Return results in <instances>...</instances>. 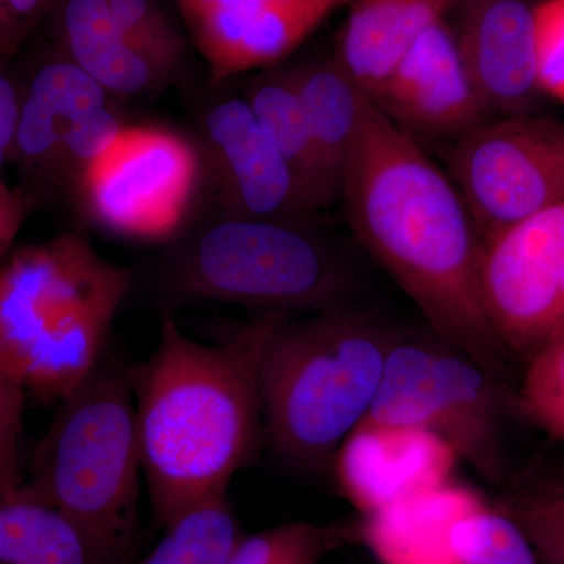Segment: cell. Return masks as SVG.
<instances>
[{
    "label": "cell",
    "instance_id": "cell-20",
    "mask_svg": "<svg viewBox=\"0 0 564 564\" xmlns=\"http://www.w3.org/2000/svg\"><path fill=\"white\" fill-rule=\"evenodd\" d=\"M107 91L65 58L33 77L21 107L14 147L31 162H54L70 128L85 115L106 109Z\"/></svg>",
    "mask_w": 564,
    "mask_h": 564
},
{
    "label": "cell",
    "instance_id": "cell-8",
    "mask_svg": "<svg viewBox=\"0 0 564 564\" xmlns=\"http://www.w3.org/2000/svg\"><path fill=\"white\" fill-rule=\"evenodd\" d=\"M445 161L484 240L563 202L564 121L491 118L452 143Z\"/></svg>",
    "mask_w": 564,
    "mask_h": 564
},
{
    "label": "cell",
    "instance_id": "cell-26",
    "mask_svg": "<svg viewBox=\"0 0 564 564\" xmlns=\"http://www.w3.org/2000/svg\"><path fill=\"white\" fill-rule=\"evenodd\" d=\"M126 43L165 77L180 68L187 55V41L162 9L159 0H107Z\"/></svg>",
    "mask_w": 564,
    "mask_h": 564
},
{
    "label": "cell",
    "instance_id": "cell-16",
    "mask_svg": "<svg viewBox=\"0 0 564 564\" xmlns=\"http://www.w3.org/2000/svg\"><path fill=\"white\" fill-rule=\"evenodd\" d=\"M458 0H355L336 58L367 95H372L415 41L447 20Z\"/></svg>",
    "mask_w": 564,
    "mask_h": 564
},
{
    "label": "cell",
    "instance_id": "cell-2",
    "mask_svg": "<svg viewBox=\"0 0 564 564\" xmlns=\"http://www.w3.org/2000/svg\"><path fill=\"white\" fill-rule=\"evenodd\" d=\"M281 317L261 315L214 344L165 318L154 350L129 367L143 480L162 530L228 494L261 451L259 367Z\"/></svg>",
    "mask_w": 564,
    "mask_h": 564
},
{
    "label": "cell",
    "instance_id": "cell-31",
    "mask_svg": "<svg viewBox=\"0 0 564 564\" xmlns=\"http://www.w3.org/2000/svg\"><path fill=\"white\" fill-rule=\"evenodd\" d=\"M24 389L0 367V481L18 488L20 443L24 419Z\"/></svg>",
    "mask_w": 564,
    "mask_h": 564
},
{
    "label": "cell",
    "instance_id": "cell-28",
    "mask_svg": "<svg viewBox=\"0 0 564 564\" xmlns=\"http://www.w3.org/2000/svg\"><path fill=\"white\" fill-rule=\"evenodd\" d=\"M543 564H564V497L552 491L503 505Z\"/></svg>",
    "mask_w": 564,
    "mask_h": 564
},
{
    "label": "cell",
    "instance_id": "cell-27",
    "mask_svg": "<svg viewBox=\"0 0 564 564\" xmlns=\"http://www.w3.org/2000/svg\"><path fill=\"white\" fill-rule=\"evenodd\" d=\"M516 402L533 425L564 444V336L525 362Z\"/></svg>",
    "mask_w": 564,
    "mask_h": 564
},
{
    "label": "cell",
    "instance_id": "cell-11",
    "mask_svg": "<svg viewBox=\"0 0 564 564\" xmlns=\"http://www.w3.org/2000/svg\"><path fill=\"white\" fill-rule=\"evenodd\" d=\"M369 98L419 144H452L491 120L445 20L415 41Z\"/></svg>",
    "mask_w": 564,
    "mask_h": 564
},
{
    "label": "cell",
    "instance_id": "cell-36",
    "mask_svg": "<svg viewBox=\"0 0 564 564\" xmlns=\"http://www.w3.org/2000/svg\"><path fill=\"white\" fill-rule=\"evenodd\" d=\"M551 491H554L555 494H560V496L564 497V480L560 481V484L556 485L554 489H551Z\"/></svg>",
    "mask_w": 564,
    "mask_h": 564
},
{
    "label": "cell",
    "instance_id": "cell-21",
    "mask_svg": "<svg viewBox=\"0 0 564 564\" xmlns=\"http://www.w3.org/2000/svg\"><path fill=\"white\" fill-rule=\"evenodd\" d=\"M296 88L310 118L323 165L334 188L343 191L345 169L358 139L370 98L336 58L293 66Z\"/></svg>",
    "mask_w": 564,
    "mask_h": 564
},
{
    "label": "cell",
    "instance_id": "cell-5",
    "mask_svg": "<svg viewBox=\"0 0 564 564\" xmlns=\"http://www.w3.org/2000/svg\"><path fill=\"white\" fill-rule=\"evenodd\" d=\"M131 364L107 350L58 403L21 484L76 527L99 564H133L143 480Z\"/></svg>",
    "mask_w": 564,
    "mask_h": 564
},
{
    "label": "cell",
    "instance_id": "cell-9",
    "mask_svg": "<svg viewBox=\"0 0 564 564\" xmlns=\"http://www.w3.org/2000/svg\"><path fill=\"white\" fill-rule=\"evenodd\" d=\"M478 282L508 356L527 362L564 336V199L480 240Z\"/></svg>",
    "mask_w": 564,
    "mask_h": 564
},
{
    "label": "cell",
    "instance_id": "cell-6",
    "mask_svg": "<svg viewBox=\"0 0 564 564\" xmlns=\"http://www.w3.org/2000/svg\"><path fill=\"white\" fill-rule=\"evenodd\" d=\"M313 225L218 217L166 251L163 291L174 302L236 304L284 317L345 303L350 267Z\"/></svg>",
    "mask_w": 564,
    "mask_h": 564
},
{
    "label": "cell",
    "instance_id": "cell-29",
    "mask_svg": "<svg viewBox=\"0 0 564 564\" xmlns=\"http://www.w3.org/2000/svg\"><path fill=\"white\" fill-rule=\"evenodd\" d=\"M126 126L110 109L91 111L70 128L54 162L62 163L74 180L113 147Z\"/></svg>",
    "mask_w": 564,
    "mask_h": 564
},
{
    "label": "cell",
    "instance_id": "cell-32",
    "mask_svg": "<svg viewBox=\"0 0 564 564\" xmlns=\"http://www.w3.org/2000/svg\"><path fill=\"white\" fill-rule=\"evenodd\" d=\"M21 107L9 79L0 76V170L6 163L7 152L17 139Z\"/></svg>",
    "mask_w": 564,
    "mask_h": 564
},
{
    "label": "cell",
    "instance_id": "cell-34",
    "mask_svg": "<svg viewBox=\"0 0 564 564\" xmlns=\"http://www.w3.org/2000/svg\"><path fill=\"white\" fill-rule=\"evenodd\" d=\"M17 25L11 20L9 0H0V50L13 39Z\"/></svg>",
    "mask_w": 564,
    "mask_h": 564
},
{
    "label": "cell",
    "instance_id": "cell-12",
    "mask_svg": "<svg viewBox=\"0 0 564 564\" xmlns=\"http://www.w3.org/2000/svg\"><path fill=\"white\" fill-rule=\"evenodd\" d=\"M212 74L226 79L288 57L350 0H174Z\"/></svg>",
    "mask_w": 564,
    "mask_h": 564
},
{
    "label": "cell",
    "instance_id": "cell-14",
    "mask_svg": "<svg viewBox=\"0 0 564 564\" xmlns=\"http://www.w3.org/2000/svg\"><path fill=\"white\" fill-rule=\"evenodd\" d=\"M540 0H458L455 36L491 118L536 113Z\"/></svg>",
    "mask_w": 564,
    "mask_h": 564
},
{
    "label": "cell",
    "instance_id": "cell-19",
    "mask_svg": "<svg viewBox=\"0 0 564 564\" xmlns=\"http://www.w3.org/2000/svg\"><path fill=\"white\" fill-rule=\"evenodd\" d=\"M58 29L68 61L107 93L137 95L163 77L126 43L107 0H61Z\"/></svg>",
    "mask_w": 564,
    "mask_h": 564
},
{
    "label": "cell",
    "instance_id": "cell-25",
    "mask_svg": "<svg viewBox=\"0 0 564 564\" xmlns=\"http://www.w3.org/2000/svg\"><path fill=\"white\" fill-rule=\"evenodd\" d=\"M355 541V521L289 522L245 534L228 564H321L326 555Z\"/></svg>",
    "mask_w": 564,
    "mask_h": 564
},
{
    "label": "cell",
    "instance_id": "cell-1",
    "mask_svg": "<svg viewBox=\"0 0 564 564\" xmlns=\"http://www.w3.org/2000/svg\"><path fill=\"white\" fill-rule=\"evenodd\" d=\"M340 202L358 242L417 306L432 333L499 377L508 358L486 317L480 239L458 188L370 99Z\"/></svg>",
    "mask_w": 564,
    "mask_h": 564
},
{
    "label": "cell",
    "instance_id": "cell-23",
    "mask_svg": "<svg viewBox=\"0 0 564 564\" xmlns=\"http://www.w3.org/2000/svg\"><path fill=\"white\" fill-rule=\"evenodd\" d=\"M163 532L150 554L133 564H228L245 536L228 494L192 508Z\"/></svg>",
    "mask_w": 564,
    "mask_h": 564
},
{
    "label": "cell",
    "instance_id": "cell-10",
    "mask_svg": "<svg viewBox=\"0 0 564 564\" xmlns=\"http://www.w3.org/2000/svg\"><path fill=\"white\" fill-rule=\"evenodd\" d=\"M199 163L187 140L159 128H126L77 177L88 217L106 231L162 239L180 225Z\"/></svg>",
    "mask_w": 564,
    "mask_h": 564
},
{
    "label": "cell",
    "instance_id": "cell-33",
    "mask_svg": "<svg viewBox=\"0 0 564 564\" xmlns=\"http://www.w3.org/2000/svg\"><path fill=\"white\" fill-rule=\"evenodd\" d=\"M22 218H24V210H22L20 198H17L9 188L0 185V262L6 258L14 237L20 231Z\"/></svg>",
    "mask_w": 564,
    "mask_h": 564
},
{
    "label": "cell",
    "instance_id": "cell-4",
    "mask_svg": "<svg viewBox=\"0 0 564 564\" xmlns=\"http://www.w3.org/2000/svg\"><path fill=\"white\" fill-rule=\"evenodd\" d=\"M132 284L76 234L21 248L0 263V367L25 393L61 403L109 350Z\"/></svg>",
    "mask_w": 564,
    "mask_h": 564
},
{
    "label": "cell",
    "instance_id": "cell-37",
    "mask_svg": "<svg viewBox=\"0 0 564 564\" xmlns=\"http://www.w3.org/2000/svg\"><path fill=\"white\" fill-rule=\"evenodd\" d=\"M552 492H554V491H552ZM558 496H560V494H558ZM562 497H563V496H562Z\"/></svg>",
    "mask_w": 564,
    "mask_h": 564
},
{
    "label": "cell",
    "instance_id": "cell-13",
    "mask_svg": "<svg viewBox=\"0 0 564 564\" xmlns=\"http://www.w3.org/2000/svg\"><path fill=\"white\" fill-rule=\"evenodd\" d=\"M458 462L423 430L361 422L334 455L329 474L337 492L366 518L452 484Z\"/></svg>",
    "mask_w": 564,
    "mask_h": 564
},
{
    "label": "cell",
    "instance_id": "cell-30",
    "mask_svg": "<svg viewBox=\"0 0 564 564\" xmlns=\"http://www.w3.org/2000/svg\"><path fill=\"white\" fill-rule=\"evenodd\" d=\"M536 21L541 88L564 101V0H540Z\"/></svg>",
    "mask_w": 564,
    "mask_h": 564
},
{
    "label": "cell",
    "instance_id": "cell-17",
    "mask_svg": "<svg viewBox=\"0 0 564 564\" xmlns=\"http://www.w3.org/2000/svg\"><path fill=\"white\" fill-rule=\"evenodd\" d=\"M477 494L452 484L361 521V541L381 564H455L448 532Z\"/></svg>",
    "mask_w": 564,
    "mask_h": 564
},
{
    "label": "cell",
    "instance_id": "cell-15",
    "mask_svg": "<svg viewBox=\"0 0 564 564\" xmlns=\"http://www.w3.org/2000/svg\"><path fill=\"white\" fill-rule=\"evenodd\" d=\"M214 161L220 217L314 221L288 163L252 113L247 99L212 107L204 122Z\"/></svg>",
    "mask_w": 564,
    "mask_h": 564
},
{
    "label": "cell",
    "instance_id": "cell-22",
    "mask_svg": "<svg viewBox=\"0 0 564 564\" xmlns=\"http://www.w3.org/2000/svg\"><path fill=\"white\" fill-rule=\"evenodd\" d=\"M0 564H99L79 530L24 486L0 499Z\"/></svg>",
    "mask_w": 564,
    "mask_h": 564
},
{
    "label": "cell",
    "instance_id": "cell-24",
    "mask_svg": "<svg viewBox=\"0 0 564 564\" xmlns=\"http://www.w3.org/2000/svg\"><path fill=\"white\" fill-rule=\"evenodd\" d=\"M448 551L455 564H543L507 508L478 496L456 516Z\"/></svg>",
    "mask_w": 564,
    "mask_h": 564
},
{
    "label": "cell",
    "instance_id": "cell-3",
    "mask_svg": "<svg viewBox=\"0 0 564 564\" xmlns=\"http://www.w3.org/2000/svg\"><path fill=\"white\" fill-rule=\"evenodd\" d=\"M403 333L345 303L281 317L259 367L263 444L289 469L329 473L367 417Z\"/></svg>",
    "mask_w": 564,
    "mask_h": 564
},
{
    "label": "cell",
    "instance_id": "cell-35",
    "mask_svg": "<svg viewBox=\"0 0 564 564\" xmlns=\"http://www.w3.org/2000/svg\"><path fill=\"white\" fill-rule=\"evenodd\" d=\"M13 489L17 488H10V486H7L6 484H2V481H0V499H2V497L6 496V494L13 491Z\"/></svg>",
    "mask_w": 564,
    "mask_h": 564
},
{
    "label": "cell",
    "instance_id": "cell-7",
    "mask_svg": "<svg viewBox=\"0 0 564 564\" xmlns=\"http://www.w3.org/2000/svg\"><path fill=\"white\" fill-rule=\"evenodd\" d=\"M496 375L436 334H404L362 422L433 434L489 481L503 477L502 395Z\"/></svg>",
    "mask_w": 564,
    "mask_h": 564
},
{
    "label": "cell",
    "instance_id": "cell-18",
    "mask_svg": "<svg viewBox=\"0 0 564 564\" xmlns=\"http://www.w3.org/2000/svg\"><path fill=\"white\" fill-rule=\"evenodd\" d=\"M247 102L263 132L288 163L310 210L317 214L336 203L339 193L323 165L292 69L259 77L248 93Z\"/></svg>",
    "mask_w": 564,
    "mask_h": 564
}]
</instances>
